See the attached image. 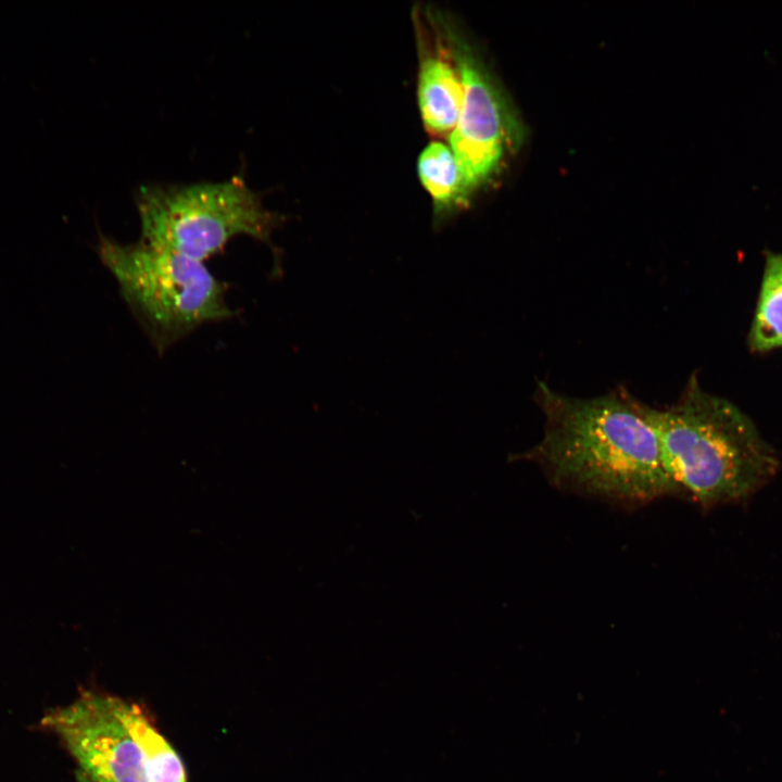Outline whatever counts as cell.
<instances>
[{
    "instance_id": "obj_1",
    "label": "cell",
    "mask_w": 782,
    "mask_h": 782,
    "mask_svg": "<svg viewBox=\"0 0 782 782\" xmlns=\"http://www.w3.org/2000/svg\"><path fill=\"white\" fill-rule=\"evenodd\" d=\"M541 441L521 457L557 489L625 507L674 495L657 436L626 391L578 399L538 382Z\"/></svg>"
},
{
    "instance_id": "obj_2",
    "label": "cell",
    "mask_w": 782,
    "mask_h": 782,
    "mask_svg": "<svg viewBox=\"0 0 782 782\" xmlns=\"http://www.w3.org/2000/svg\"><path fill=\"white\" fill-rule=\"evenodd\" d=\"M673 494L702 507L744 499L777 472L779 459L739 407L704 391L693 376L679 400L657 409L641 402Z\"/></svg>"
},
{
    "instance_id": "obj_3",
    "label": "cell",
    "mask_w": 782,
    "mask_h": 782,
    "mask_svg": "<svg viewBox=\"0 0 782 782\" xmlns=\"http://www.w3.org/2000/svg\"><path fill=\"white\" fill-rule=\"evenodd\" d=\"M96 251L160 353L197 328L236 314L226 301L225 283L202 262L102 234Z\"/></svg>"
},
{
    "instance_id": "obj_4",
    "label": "cell",
    "mask_w": 782,
    "mask_h": 782,
    "mask_svg": "<svg viewBox=\"0 0 782 782\" xmlns=\"http://www.w3.org/2000/svg\"><path fill=\"white\" fill-rule=\"evenodd\" d=\"M141 241L204 263L236 237L269 244L283 217L267 210L240 177L219 182L147 185L136 194Z\"/></svg>"
},
{
    "instance_id": "obj_5",
    "label": "cell",
    "mask_w": 782,
    "mask_h": 782,
    "mask_svg": "<svg viewBox=\"0 0 782 782\" xmlns=\"http://www.w3.org/2000/svg\"><path fill=\"white\" fill-rule=\"evenodd\" d=\"M440 16L461 68L464 89L449 146L470 199L495 176L514 148L516 121L476 48L452 17L442 12Z\"/></svg>"
},
{
    "instance_id": "obj_6",
    "label": "cell",
    "mask_w": 782,
    "mask_h": 782,
    "mask_svg": "<svg viewBox=\"0 0 782 782\" xmlns=\"http://www.w3.org/2000/svg\"><path fill=\"white\" fill-rule=\"evenodd\" d=\"M121 699L86 692L45 718L89 782H147L140 749L121 715Z\"/></svg>"
},
{
    "instance_id": "obj_7",
    "label": "cell",
    "mask_w": 782,
    "mask_h": 782,
    "mask_svg": "<svg viewBox=\"0 0 782 782\" xmlns=\"http://www.w3.org/2000/svg\"><path fill=\"white\" fill-rule=\"evenodd\" d=\"M419 65L417 98L426 130L449 139L456 127L463 102V78L440 11L417 10L414 16Z\"/></svg>"
},
{
    "instance_id": "obj_8",
    "label": "cell",
    "mask_w": 782,
    "mask_h": 782,
    "mask_svg": "<svg viewBox=\"0 0 782 782\" xmlns=\"http://www.w3.org/2000/svg\"><path fill=\"white\" fill-rule=\"evenodd\" d=\"M418 177L432 199L433 227L440 228L470 203L455 155L441 140L429 142L417 161Z\"/></svg>"
},
{
    "instance_id": "obj_9",
    "label": "cell",
    "mask_w": 782,
    "mask_h": 782,
    "mask_svg": "<svg viewBox=\"0 0 782 782\" xmlns=\"http://www.w3.org/2000/svg\"><path fill=\"white\" fill-rule=\"evenodd\" d=\"M121 715L140 749L147 782H187L179 755L149 714L140 705L121 699Z\"/></svg>"
},
{
    "instance_id": "obj_10",
    "label": "cell",
    "mask_w": 782,
    "mask_h": 782,
    "mask_svg": "<svg viewBox=\"0 0 782 782\" xmlns=\"http://www.w3.org/2000/svg\"><path fill=\"white\" fill-rule=\"evenodd\" d=\"M748 339L751 348L756 351L782 346V254H767Z\"/></svg>"
}]
</instances>
